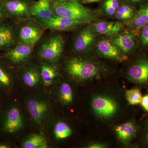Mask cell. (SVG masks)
<instances>
[{
  "label": "cell",
  "instance_id": "16",
  "mask_svg": "<svg viewBox=\"0 0 148 148\" xmlns=\"http://www.w3.org/2000/svg\"><path fill=\"white\" fill-rule=\"evenodd\" d=\"M51 0H38L32 6V16L37 20L47 19L55 16L51 9Z\"/></svg>",
  "mask_w": 148,
  "mask_h": 148
},
{
  "label": "cell",
  "instance_id": "37",
  "mask_svg": "<svg viewBox=\"0 0 148 148\" xmlns=\"http://www.w3.org/2000/svg\"><path fill=\"white\" fill-rule=\"evenodd\" d=\"M72 0H55L56 1L59 2H65L69 1Z\"/></svg>",
  "mask_w": 148,
  "mask_h": 148
},
{
  "label": "cell",
  "instance_id": "34",
  "mask_svg": "<svg viewBox=\"0 0 148 148\" xmlns=\"http://www.w3.org/2000/svg\"><path fill=\"white\" fill-rule=\"evenodd\" d=\"M10 146L7 143H0V148H9Z\"/></svg>",
  "mask_w": 148,
  "mask_h": 148
},
{
  "label": "cell",
  "instance_id": "31",
  "mask_svg": "<svg viewBox=\"0 0 148 148\" xmlns=\"http://www.w3.org/2000/svg\"><path fill=\"white\" fill-rule=\"evenodd\" d=\"M140 104L142 108L148 113V94L143 97Z\"/></svg>",
  "mask_w": 148,
  "mask_h": 148
},
{
  "label": "cell",
  "instance_id": "28",
  "mask_svg": "<svg viewBox=\"0 0 148 148\" xmlns=\"http://www.w3.org/2000/svg\"><path fill=\"white\" fill-rule=\"evenodd\" d=\"M101 7L109 15L115 14L121 3L120 0H102Z\"/></svg>",
  "mask_w": 148,
  "mask_h": 148
},
{
  "label": "cell",
  "instance_id": "33",
  "mask_svg": "<svg viewBox=\"0 0 148 148\" xmlns=\"http://www.w3.org/2000/svg\"><path fill=\"white\" fill-rule=\"evenodd\" d=\"M102 0H82V1L84 3H90L101 2Z\"/></svg>",
  "mask_w": 148,
  "mask_h": 148
},
{
  "label": "cell",
  "instance_id": "22",
  "mask_svg": "<svg viewBox=\"0 0 148 148\" xmlns=\"http://www.w3.org/2000/svg\"><path fill=\"white\" fill-rule=\"evenodd\" d=\"M48 147L45 138L40 134H37L30 135L22 145V147L24 148H47Z\"/></svg>",
  "mask_w": 148,
  "mask_h": 148
},
{
  "label": "cell",
  "instance_id": "17",
  "mask_svg": "<svg viewBox=\"0 0 148 148\" xmlns=\"http://www.w3.org/2000/svg\"><path fill=\"white\" fill-rule=\"evenodd\" d=\"M115 130L119 140L127 145L136 136L138 128L134 122L129 121L117 126Z\"/></svg>",
  "mask_w": 148,
  "mask_h": 148
},
{
  "label": "cell",
  "instance_id": "11",
  "mask_svg": "<svg viewBox=\"0 0 148 148\" xmlns=\"http://www.w3.org/2000/svg\"><path fill=\"white\" fill-rule=\"evenodd\" d=\"M98 52L106 58L116 60L119 62L127 60V56L120 50L112 40L107 39L101 40L97 45Z\"/></svg>",
  "mask_w": 148,
  "mask_h": 148
},
{
  "label": "cell",
  "instance_id": "3",
  "mask_svg": "<svg viewBox=\"0 0 148 148\" xmlns=\"http://www.w3.org/2000/svg\"><path fill=\"white\" fill-rule=\"evenodd\" d=\"M64 41L60 35H55L48 39L42 45L38 54L42 59L51 63L56 62L64 51Z\"/></svg>",
  "mask_w": 148,
  "mask_h": 148
},
{
  "label": "cell",
  "instance_id": "25",
  "mask_svg": "<svg viewBox=\"0 0 148 148\" xmlns=\"http://www.w3.org/2000/svg\"><path fill=\"white\" fill-rule=\"evenodd\" d=\"M59 98L61 102L65 105H69L73 102V90L69 84L64 82L61 85L59 89Z\"/></svg>",
  "mask_w": 148,
  "mask_h": 148
},
{
  "label": "cell",
  "instance_id": "23",
  "mask_svg": "<svg viewBox=\"0 0 148 148\" xmlns=\"http://www.w3.org/2000/svg\"><path fill=\"white\" fill-rule=\"evenodd\" d=\"M15 42L14 34L10 27L0 26V47L12 45Z\"/></svg>",
  "mask_w": 148,
  "mask_h": 148
},
{
  "label": "cell",
  "instance_id": "35",
  "mask_svg": "<svg viewBox=\"0 0 148 148\" xmlns=\"http://www.w3.org/2000/svg\"><path fill=\"white\" fill-rule=\"evenodd\" d=\"M145 137L146 142L148 144V121L146 124V132Z\"/></svg>",
  "mask_w": 148,
  "mask_h": 148
},
{
  "label": "cell",
  "instance_id": "7",
  "mask_svg": "<svg viewBox=\"0 0 148 148\" xmlns=\"http://www.w3.org/2000/svg\"><path fill=\"white\" fill-rule=\"evenodd\" d=\"M42 26L34 22L24 23L18 31V36L21 43L34 46L42 36Z\"/></svg>",
  "mask_w": 148,
  "mask_h": 148
},
{
  "label": "cell",
  "instance_id": "26",
  "mask_svg": "<svg viewBox=\"0 0 148 148\" xmlns=\"http://www.w3.org/2000/svg\"><path fill=\"white\" fill-rule=\"evenodd\" d=\"M13 84L12 76L0 64V90L10 89Z\"/></svg>",
  "mask_w": 148,
  "mask_h": 148
},
{
  "label": "cell",
  "instance_id": "8",
  "mask_svg": "<svg viewBox=\"0 0 148 148\" xmlns=\"http://www.w3.org/2000/svg\"><path fill=\"white\" fill-rule=\"evenodd\" d=\"M132 82L142 86H148V58H143L130 67L127 72Z\"/></svg>",
  "mask_w": 148,
  "mask_h": 148
},
{
  "label": "cell",
  "instance_id": "2",
  "mask_svg": "<svg viewBox=\"0 0 148 148\" xmlns=\"http://www.w3.org/2000/svg\"><path fill=\"white\" fill-rule=\"evenodd\" d=\"M66 70L70 76L77 80L86 81L97 77L100 70L91 61L79 57H74L67 62Z\"/></svg>",
  "mask_w": 148,
  "mask_h": 148
},
{
  "label": "cell",
  "instance_id": "24",
  "mask_svg": "<svg viewBox=\"0 0 148 148\" xmlns=\"http://www.w3.org/2000/svg\"><path fill=\"white\" fill-rule=\"evenodd\" d=\"M54 136L57 140H64L69 138L72 134V130L66 123L59 121L56 123L53 129Z\"/></svg>",
  "mask_w": 148,
  "mask_h": 148
},
{
  "label": "cell",
  "instance_id": "13",
  "mask_svg": "<svg viewBox=\"0 0 148 148\" xmlns=\"http://www.w3.org/2000/svg\"><path fill=\"white\" fill-rule=\"evenodd\" d=\"M34 46L21 43L8 51L5 58L11 63L19 64L27 61L31 57Z\"/></svg>",
  "mask_w": 148,
  "mask_h": 148
},
{
  "label": "cell",
  "instance_id": "19",
  "mask_svg": "<svg viewBox=\"0 0 148 148\" xmlns=\"http://www.w3.org/2000/svg\"><path fill=\"white\" fill-rule=\"evenodd\" d=\"M22 79L24 84L28 87H36L41 79L40 70L35 67H28L23 72Z\"/></svg>",
  "mask_w": 148,
  "mask_h": 148
},
{
  "label": "cell",
  "instance_id": "18",
  "mask_svg": "<svg viewBox=\"0 0 148 148\" xmlns=\"http://www.w3.org/2000/svg\"><path fill=\"white\" fill-rule=\"evenodd\" d=\"M126 24L130 28L135 30L142 29L148 24V2L140 6L134 16Z\"/></svg>",
  "mask_w": 148,
  "mask_h": 148
},
{
  "label": "cell",
  "instance_id": "20",
  "mask_svg": "<svg viewBox=\"0 0 148 148\" xmlns=\"http://www.w3.org/2000/svg\"><path fill=\"white\" fill-rule=\"evenodd\" d=\"M41 78L45 86H50L53 83L58 75L56 66L49 64H43L40 69Z\"/></svg>",
  "mask_w": 148,
  "mask_h": 148
},
{
  "label": "cell",
  "instance_id": "15",
  "mask_svg": "<svg viewBox=\"0 0 148 148\" xmlns=\"http://www.w3.org/2000/svg\"><path fill=\"white\" fill-rule=\"evenodd\" d=\"M112 41L125 54L131 53L136 46L135 36L132 32L128 31L114 37Z\"/></svg>",
  "mask_w": 148,
  "mask_h": 148
},
{
  "label": "cell",
  "instance_id": "27",
  "mask_svg": "<svg viewBox=\"0 0 148 148\" xmlns=\"http://www.w3.org/2000/svg\"><path fill=\"white\" fill-rule=\"evenodd\" d=\"M125 96L127 102L132 105L140 104L143 98L142 92L140 89L136 87L126 90Z\"/></svg>",
  "mask_w": 148,
  "mask_h": 148
},
{
  "label": "cell",
  "instance_id": "30",
  "mask_svg": "<svg viewBox=\"0 0 148 148\" xmlns=\"http://www.w3.org/2000/svg\"><path fill=\"white\" fill-rule=\"evenodd\" d=\"M121 2L125 3L135 7L136 5H141L145 3L148 2V0H120Z\"/></svg>",
  "mask_w": 148,
  "mask_h": 148
},
{
  "label": "cell",
  "instance_id": "12",
  "mask_svg": "<svg viewBox=\"0 0 148 148\" xmlns=\"http://www.w3.org/2000/svg\"><path fill=\"white\" fill-rule=\"evenodd\" d=\"M32 6L25 0H11L6 3L5 8L11 16L19 19H27L32 16Z\"/></svg>",
  "mask_w": 148,
  "mask_h": 148
},
{
  "label": "cell",
  "instance_id": "4",
  "mask_svg": "<svg viewBox=\"0 0 148 148\" xmlns=\"http://www.w3.org/2000/svg\"><path fill=\"white\" fill-rule=\"evenodd\" d=\"M24 126V120L20 109L16 106H12L5 112L1 123L3 131L7 134L18 132Z\"/></svg>",
  "mask_w": 148,
  "mask_h": 148
},
{
  "label": "cell",
  "instance_id": "36",
  "mask_svg": "<svg viewBox=\"0 0 148 148\" xmlns=\"http://www.w3.org/2000/svg\"><path fill=\"white\" fill-rule=\"evenodd\" d=\"M5 16V13L2 10L0 9V20L4 18Z\"/></svg>",
  "mask_w": 148,
  "mask_h": 148
},
{
  "label": "cell",
  "instance_id": "9",
  "mask_svg": "<svg viewBox=\"0 0 148 148\" xmlns=\"http://www.w3.org/2000/svg\"><path fill=\"white\" fill-rule=\"evenodd\" d=\"M27 106L34 121L38 125H41L47 117L49 106L45 100L37 98H29Z\"/></svg>",
  "mask_w": 148,
  "mask_h": 148
},
{
  "label": "cell",
  "instance_id": "29",
  "mask_svg": "<svg viewBox=\"0 0 148 148\" xmlns=\"http://www.w3.org/2000/svg\"><path fill=\"white\" fill-rule=\"evenodd\" d=\"M140 35V40L142 45L144 46L148 45V24L142 28Z\"/></svg>",
  "mask_w": 148,
  "mask_h": 148
},
{
  "label": "cell",
  "instance_id": "5",
  "mask_svg": "<svg viewBox=\"0 0 148 148\" xmlns=\"http://www.w3.org/2000/svg\"><path fill=\"white\" fill-rule=\"evenodd\" d=\"M38 21L44 28L54 31H69L84 24L70 17L57 15L47 19H38Z\"/></svg>",
  "mask_w": 148,
  "mask_h": 148
},
{
  "label": "cell",
  "instance_id": "1",
  "mask_svg": "<svg viewBox=\"0 0 148 148\" xmlns=\"http://www.w3.org/2000/svg\"><path fill=\"white\" fill-rule=\"evenodd\" d=\"M51 7L55 15L67 16L84 24L95 21L96 19L94 12L82 4L79 0L65 2L54 1L51 2Z\"/></svg>",
  "mask_w": 148,
  "mask_h": 148
},
{
  "label": "cell",
  "instance_id": "14",
  "mask_svg": "<svg viewBox=\"0 0 148 148\" xmlns=\"http://www.w3.org/2000/svg\"><path fill=\"white\" fill-rule=\"evenodd\" d=\"M91 27L96 33L114 38L119 34L123 28V25L119 21L96 22Z\"/></svg>",
  "mask_w": 148,
  "mask_h": 148
},
{
  "label": "cell",
  "instance_id": "32",
  "mask_svg": "<svg viewBox=\"0 0 148 148\" xmlns=\"http://www.w3.org/2000/svg\"><path fill=\"white\" fill-rule=\"evenodd\" d=\"M105 145L100 143H94V144H90L88 146L87 148H103L105 147Z\"/></svg>",
  "mask_w": 148,
  "mask_h": 148
},
{
  "label": "cell",
  "instance_id": "21",
  "mask_svg": "<svg viewBox=\"0 0 148 148\" xmlns=\"http://www.w3.org/2000/svg\"><path fill=\"white\" fill-rule=\"evenodd\" d=\"M135 7L125 3L121 2L116 11V18L120 21H129L133 17L136 12Z\"/></svg>",
  "mask_w": 148,
  "mask_h": 148
},
{
  "label": "cell",
  "instance_id": "6",
  "mask_svg": "<svg viewBox=\"0 0 148 148\" xmlns=\"http://www.w3.org/2000/svg\"><path fill=\"white\" fill-rule=\"evenodd\" d=\"M92 107L94 112L104 118L113 116L118 111L117 104L113 99L103 95H98L93 98Z\"/></svg>",
  "mask_w": 148,
  "mask_h": 148
},
{
  "label": "cell",
  "instance_id": "10",
  "mask_svg": "<svg viewBox=\"0 0 148 148\" xmlns=\"http://www.w3.org/2000/svg\"><path fill=\"white\" fill-rule=\"evenodd\" d=\"M95 38L96 33L91 26L84 28L77 35L74 41V49L79 53L87 52L95 42Z\"/></svg>",
  "mask_w": 148,
  "mask_h": 148
}]
</instances>
